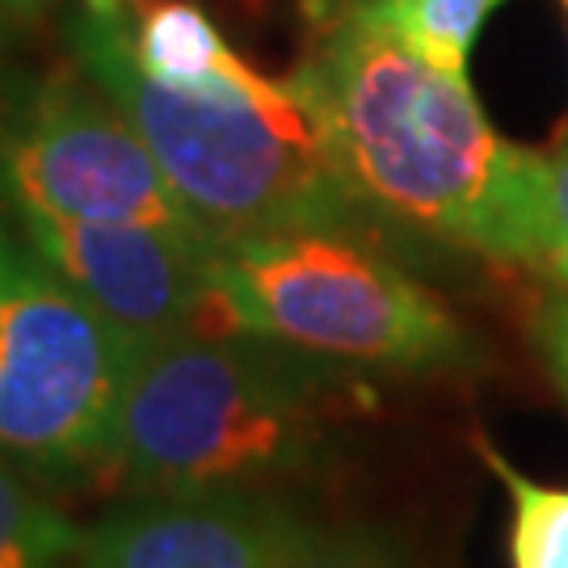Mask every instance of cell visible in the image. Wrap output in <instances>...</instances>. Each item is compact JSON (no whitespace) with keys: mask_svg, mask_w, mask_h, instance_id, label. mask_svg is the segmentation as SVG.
I'll return each instance as SVG.
<instances>
[{"mask_svg":"<svg viewBox=\"0 0 568 568\" xmlns=\"http://www.w3.org/2000/svg\"><path fill=\"white\" fill-rule=\"evenodd\" d=\"M68 42L81 72L131 119L190 215L215 241L358 227L366 220L300 72L270 81L248 68L220 89L178 93L140 72L126 18L81 13L68 21Z\"/></svg>","mask_w":568,"mask_h":568,"instance_id":"2","label":"cell"},{"mask_svg":"<svg viewBox=\"0 0 568 568\" xmlns=\"http://www.w3.org/2000/svg\"><path fill=\"white\" fill-rule=\"evenodd\" d=\"M135 345L0 220V459L42 480L114 464Z\"/></svg>","mask_w":568,"mask_h":568,"instance_id":"5","label":"cell"},{"mask_svg":"<svg viewBox=\"0 0 568 568\" xmlns=\"http://www.w3.org/2000/svg\"><path fill=\"white\" fill-rule=\"evenodd\" d=\"M81 539L84 530L72 527L42 493H34L21 467L0 459V560L30 556L39 565L55 568L81 551Z\"/></svg>","mask_w":568,"mask_h":568,"instance_id":"11","label":"cell"},{"mask_svg":"<svg viewBox=\"0 0 568 568\" xmlns=\"http://www.w3.org/2000/svg\"><path fill=\"white\" fill-rule=\"evenodd\" d=\"M328 366L241 328L135 349L110 471L135 493H262L321 459Z\"/></svg>","mask_w":568,"mask_h":568,"instance_id":"3","label":"cell"},{"mask_svg":"<svg viewBox=\"0 0 568 568\" xmlns=\"http://www.w3.org/2000/svg\"><path fill=\"white\" fill-rule=\"evenodd\" d=\"M535 342L560 392L568 396V295H551L535 316Z\"/></svg>","mask_w":568,"mask_h":568,"instance_id":"15","label":"cell"},{"mask_svg":"<svg viewBox=\"0 0 568 568\" xmlns=\"http://www.w3.org/2000/svg\"><path fill=\"white\" fill-rule=\"evenodd\" d=\"M0 199L13 215L206 232L131 119L77 77L26 84L0 110Z\"/></svg>","mask_w":568,"mask_h":568,"instance_id":"6","label":"cell"},{"mask_svg":"<svg viewBox=\"0 0 568 568\" xmlns=\"http://www.w3.org/2000/svg\"><path fill=\"white\" fill-rule=\"evenodd\" d=\"M283 568H413L387 535L371 527H333L291 514Z\"/></svg>","mask_w":568,"mask_h":568,"instance_id":"13","label":"cell"},{"mask_svg":"<svg viewBox=\"0 0 568 568\" xmlns=\"http://www.w3.org/2000/svg\"><path fill=\"white\" fill-rule=\"evenodd\" d=\"M13 220L42 262L135 349L182 333L232 328L215 283L220 241L206 232L156 224H77L51 215Z\"/></svg>","mask_w":568,"mask_h":568,"instance_id":"7","label":"cell"},{"mask_svg":"<svg viewBox=\"0 0 568 568\" xmlns=\"http://www.w3.org/2000/svg\"><path fill=\"white\" fill-rule=\"evenodd\" d=\"M0 4H4V9H18V13H39L51 0H0Z\"/></svg>","mask_w":568,"mask_h":568,"instance_id":"17","label":"cell"},{"mask_svg":"<svg viewBox=\"0 0 568 568\" xmlns=\"http://www.w3.org/2000/svg\"><path fill=\"white\" fill-rule=\"evenodd\" d=\"M497 4L506 0H358L366 18L379 21L408 51L455 77H467L476 34L485 30Z\"/></svg>","mask_w":568,"mask_h":568,"instance_id":"10","label":"cell"},{"mask_svg":"<svg viewBox=\"0 0 568 568\" xmlns=\"http://www.w3.org/2000/svg\"><path fill=\"white\" fill-rule=\"evenodd\" d=\"M300 81L366 220L544 262L548 161L488 126L467 77L408 51L358 0H325Z\"/></svg>","mask_w":568,"mask_h":568,"instance_id":"1","label":"cell"},{"mask_svg":"<svg viewBox=\"0 0 568 568\" xmlns=\"http://www.w3.org/2000/svg\"><path fill=\"white\" fill-rule=\"evenodd\" d=\"M131 55L148 81L178 89V93H206L220 84L241 81L253 63H244L224 30L206 18L194 0H156L131 26Z\"/></svg>","mask_w":568,"mask_h":568,"instance_id":"9","label":"cell"},{"mask_svg":"<svg viewBox=\"0 0 568 568\" xmlns=\"http://www.w3.org/2000/svg\"><path fill=\"white\" fill-rule=\"evenodd\" d=\"M84 13H93V18H105V21H122L126 18V4L131 0H81Z\"/></svg>","mask_w":568,"mask_h":568,"instance_id":"16","label":"cell"},{"mask_svg":"<svg viewBox=\"0 0 568 568\" xmlns=\"http://www.w3.org/2000/svg\"><path fill=\"white\" fill-rule=\"evenodd\" d=\"M227 325L328 371L429 375L467 363L459 321L358 227H300L220 241Z\"/></svg>","mask_w":568,"mask_h":568,"instance_id":"4","label":"cell"},{"mask_svg":"<svg viewBox=\"0 0 568 568\" xmlns=\"http://www.w3.org/2000/svg\"><path fill=\"white\" fill-rule=\"evenodd\" d=\"M286 518L262 493H140L84 530L81 568H283Z\"/></svg>","mask_w":568,"mask_h":568,"instance_id":"8","label":"cell"},{"mask_svg":"<svg viewBox=\"0 0 568 568\" xmlns=\"http://www.w3.org/2000/svg\"><path fill=\"white\" fill-rule=\"evenodd\" d=\"M544 265L568 283V148L548 156L544 173Z\"/></svg>","mask_w":568,"mask_h":568,"instance_id":"14","label":"cell"},{"mask_svg":"<svg viewBox=\"0 0 568 568\" xmlns=\"http://www.w3.org/2000/svg\"><path fill=\"white\" fill-rule=\"evenodd\" d=\"M493 476H501L514 501L509 560L514 568H568V488L535 485L485 447Z\"/></svg>","mask_w":568,"mask_h":568,"instance_id":"12","label":"cell"}]
</instances>
